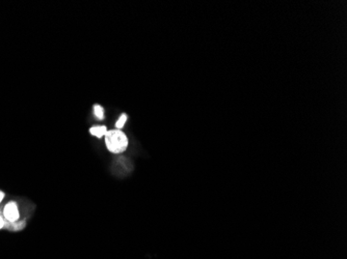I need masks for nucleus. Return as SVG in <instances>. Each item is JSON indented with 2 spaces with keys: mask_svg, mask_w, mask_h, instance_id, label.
Segmentation results:
<instances>
[{
  "mask_svg": "<svg viewBox=\"0 0 347 259\" xmlns=\"http://www.w3.org/2000/svg\"><path fill=\"white\" fill-rule=\"evenodd\" d=\"M105 138V144L106 149L109 150L113 154H122L124 153L129 144L128 138L121 130H111L107 131Z\"/></svg>",
  "mask_w": 347,
  "mask_h": 259,
  "instance_id": "obj_1",
  "label": "nucleus"
},
{
  "mask_svg": "<svg viewBox=\"0 0 347 259\" xmlns=\"http://www.w3.org/2000/svg\"><path fill=\"white\" fill-rule=\"evenodd\" d=\"M2 216L7 222H17L20 220V211L16 201L7 202L2 211Z\"/></svg>",
  "mask_w": 347,
  "mask_h": 259,
  "instance_id": "obj_2",
  "label": "nucleus"
},
{
  "mask_svg": "<svg viewBox=\"0 0 347 259\" xmlns=\"http://www.w3.org/2000/svg\"><path fill=\"white\" fill-rule=\"evenodd\" d=\"M25 227H26V221L25 220H19L17 222L5 221L3 229L13 231V232H17V231H21L23 229H25Z\"/></svg>",
  "mask_w": 347,
  "mask_h": 259,
  "instance_id": "obj_3",
  "label": "nucleus"
},
{
  "mask_svg": "<svg viewBox=\"0 0 347 259\" xmlns=\"http://www.w3.org/2000/svg\"><path fill=\"white\" fill-rule=\"evenodd\" d=\"M106 133H107V128L105 126H93L92 128H90V134L98 139L104 137Z\"/></svg>",
  "mask_w": 347,
  "mask_h": 259,
  "instance_id": "obj_4",
  "label": "nucleus"
},
{
  "mask_svg": "<svg viewBox=\"0 0 347 259\" xmlns=\"http://www.w3.org/2000/svg\"><path fill=\"white\" fill-rule=\"evenodd\" d=\"M93 110H94V115L97 117L99 120H103L104 119L105 111H104V108L101 105L95 104L94 107H93Z\"/></svg>",
  "mask_w": 347,
  "mask_h": 259,
  "instance_id": "obj_5",
  "label": "nucleus"
},
{
  "mask_svg": "<svg viewBox=\"0 0 347 259\" xmlns=\"http://www.w3.org/2000/svg\"><path fill=\"white\" fill-rule=\"evenodd\" d=\"M127 118H128V116H127L126 113L121 114V116L118 117V119H117L116 122V130H122V129H123V127L125 126V123L127 122Z\"/></svg>",
  "mask_w": 347,
  "mask_h": 259,
  "instance_id": "obj_6",
  "label": "nucleus"
},
{
  "mask_svg": "<svg viewBox=\"0 0 347 259\" xmlns=\"http://www.w3.org/2000/svg\"><path fill=\"white\" fill-rule=\"evenodd\" d=\"M4 224H5V220H4L3 216H2V214L0 213V230L4 228Z\"/></svg>",
  "mask_w": 347,
  "mask_h": 259,
  "instance_id": "obj_7",
  "label": "nucleus"
},
{
  "mask_svg": "<svg viewBox=\"0 0 347 259\" xmlns=\"http://www.w3.org/2000/svg\"><path fill=\"white\" fill-rule=\"evenodd\" d=\"M4 197H5V193L3 191L0 190V203H1L4 199Z\"/></svg>",
  "mask_w": 347,
  "mask_h": 259,
  "instance_id": "obj_8",
  "label": "nucleus"
}]
</instances>
